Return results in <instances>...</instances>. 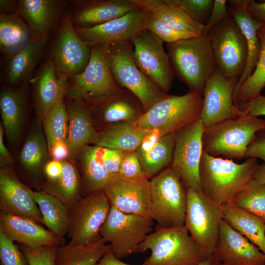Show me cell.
<instances>
[{
    "instance_id": "cell-14",
    "label": "cell",
    "mask_w": 265,
    "mask_h": 265,
    "mask_svg": "<svg viewBox=\"0 0 265 265\" xmlns=\"http://www.w3.org/2000/svg\"><path fill=\"white\" fill-rule=\"evenodd\" d=\"M205 128L201 120L175 133V146L171 167L178 174L186 188L201 191L199 168L203 152Z\"/></svg>"
},
{
    "instance_id": "cell-53",
    "label": "cell",
    "mask_w": 265,
    "mask_h": 265,
    "mask_svg": "<svg viewBox=\"0 0 265 265\" xmlns=\"http://www.w3.org/2000/svg\"><path fill=\"white\" fill-rule=\"evenodd\" d=\"M50 156L52 159L63 161L70 156L69 148L66 141L54 143L49 149Z\"/></svg>"
},
{
    "instance_id": "cell-59",
    "label": "cell",
    "mask_w": 265,
    "mask_h": 265,
    "mask_svg": "<svg viewBox=\"0 0 265 265\" xmlns=\"http://www.w3.org/2000/svg\"><path fill=\"white\" fill-rule=\"evenodd\" d=\"M253 180L257 183H265V164L259 165Z\"/></svg>"
},
{
    "instance_id": "cell-48",
    "label": "cell",
    "mask_w": 265,
    "mask_h": 265,
    "mask_svg": "<svg viewBox=\"0 0 265 265\" xmlns=\"http://www.w3.org/2000/svg\"><path fill=\"white\" fill-rule=\"evenodd\" d=\"M127 152L120 150L105 148L104 162L110 176L119 174L122 161Z\"/></svg>"
},
{
    "instance_id": "cell-7",
    "label": "cell",
    "mask_w": 265,
    "mask_h": 265,
    "mask_svg": "<svg viewBox=\"0 0 265 265\" xmlns=\"http://www.w3.org/2000/svg\"><path fill=\"white\" fill-rule=\"evenodd\" d=\"M110 68L120 87L134 94L140 101L144 112L167 94L149 79L136 66L133 58L131 41L105 45Z\"/></svg>"
},
{
    "instance_id": "cell-15",
    "label": "cell",
    "mask_w": 265,
    "mask_h": 265,
    "mask_svg": "<svg viewBox=\"0 0 265 265\" xmlns=\"http://www.w3.org/2000/svg\"><path fill=\"white\" fill-rule=\"evenodd\" d=\"M91 53V47L74 27L71 14H67L62 18L50 58L57 71L69 79L80 74L88 65Z\"/></svg>"
},
{
    "instance_id": "cell-26",
    "label": "cell",
    "mask_w": 265,
    "mask_h": 265,
    "mask_svg": "<svg viewBox=\"0 0 265 265\" xmlns=\"http://www.w3.org/2000/svg\"><path fill=\"white\" fill-rule=\"evenodd\" d=\"M26 99L23 87L13 89L3 87L0 94V110L2 125L11 145L18 143L24 125Z\"/></svg>"
},
{
    "instance_id": "cell-6",
    "label": "cell",
    "mask_w": 265,
    "mask_h": 265,
    "mask_svg": "<svg viewBox=\"0 0 265 265\" xmlns=\"http://www.w3.org/2000/svg\"><path fill=\"white\" fill-rule=\"evenodd\" d=\"M66 93L70 99L95 107L121 89L112 74L105 45L91 47L89 62L80 74L69 79Z\"/></svg>"
},
{
    "instance_id": "cell-3",
    "label": "cell",
    "mask_w": 265,
    "mask_h": 265,
    "mask_svg": "<svg viewBox=\"0 0 265 265\" xmlns=\"http://www.w3.org/2000/svg\"><path fill=\"white\" fill-rule=\"evenodd\" d=\"M175 73L189 90L202 95L206 82L216 70L207 34L166 44Z\"/></svg>"
},
{
    "instance_id": "cell-46",
    "label": "cell",
    "mask_w": 265,
    "mask_h": 265,
    "mask_svg": "<svg viewBox=\"0 0 265 265\" xmlns=\"http://www.w3.org/2000/svg\"><path fill=\"white\" fill-rule=\"evenodd\" d=\"M58 245L30 248L21 245L20 248L25 254L28 265H54Z\"/></svg>"
},
{
    "instance_id": "cell-47",
    "label": "cell",
    "mask_w": 265,
    "mask_h": 265,
    "mask_svg": "<svg viewBox=\"0 0 265 265\" xmlns=\"http://www.w3.org/2000/svg\"><path fill=\"white\" fill-rule=\"evenodd\" d=\"M119 174L127 178L146 176L142 170L136 151L127 152L126 153L122 161Z\"/></svg>"
},
{
    "instance_id": "cell-11",
    "label": "cell",
    "mask_w": 265,
    "mask_h": 265,
    "mask_svg": "<svg viewBox=\"0 0 265 265\" xmlns=\"http://www.w3.org/2000/svg\"><path fill=\"white\" fill-rule=\"evenodd\" d=\"M186 194L184 225L195 242L210 255L214 252L224 219L222 207L202 191L187 188Z\"/></svg>"
},
{
    "instance_id": "cell-44",
    "label": "cell",
    "mask_w": 265,
    "mask_h": 265,
    "mask_svg": "<svg viewBox=\"0 0 265 265\" xmlns=\"http://www.w3.org/2000/svg\"><path fill=\"white\" fill-rule=\"evenodd\" d=\"M147 13H148L146 23L147 29L152 31L166 44L198 36L193 33L175 29L156 19L151 14Z\"/></svg>"
},
{
    "instance_id": "cell-12",
    "label": "cell",
    "mask_w": 265,
    "mask_h": 265,
    "mask_svg": "<svg viewBox=\"0 0 265 265\" xmlns=\"http://www.w3.org/2000/svg\"><path fill=\"white\" fill-rule=\"evenodd\" d=\"M103 190L82 196L69 209L70 227L69 243H91L100 238V231L110 209Z\"/></svg>"
},
{
    "instance_id": "cell-41",
    "label": "cell",
    "mask_w": 265,
    "mask_h": 265,
    "mask_svg": "<svg viewBox=\"0 0 265 265\" xmlns=\"http://www.w3.org/2000/svg\"><path fill=\"white\" fill-rule=\"evenodd\" d=\"M42 126L48 149L54 143L66 141L68 131V115L63 98L59 99L46 113Z\"/></svg>"
},
{
    "instance_id": "cell-31",
    "label": "cell",
    "mask_w": 265,
    "mask_h": 265,
    "mask_svg": "<svg viewBox=\"0 0 265 265\" xmlns=\"http://www.w3.org/2000/svg\"><path fill=\"white\" fill-rule=\"evenodd\" d=\"M33 197L42 215V223L64 244L70 227L69 209L58 199L43 191H33Z\"/></svg>"
},
{
    "instance_id": "cell-36",
    "label": "cell",
    "mask_w": 265,
    "mask_h": 265,
    "mask_svg": "<svg viewBox=\"0 0 265 265\" xmlns=\"http://www.w3.org/2000/svg\"><path fill=\"white\" fill-rule=\"evenodd\" d=\"M109 250L102 238L91 243L61 244L56 250L54 265H95Z\"/></svg>"
},
{
    "instance_id": "cell-45",
    "label": "cell",
    "mask_w": 265,
    "mask_h": 265,
    "mask_svg": "<svg viewBox=\"0 0 265 265\" xmlns=\"http://www.w3.org/2000/svg\"><path fill=\"white\" fill-rule=\"evenodd\" d=\"M0 265H28L20 248L0 231Z\"/></svg>"
},
{
    "instance_id": "cell-18",
    "label": "cell",
    "mask_w": 265,
    "mask_h": 265,
    "mask_svg": "<svg viewBox=\"0 0 265 265\" xmlns=\"http://www.w3.org/2000/svg\"><path fill=\"white\" fill-rule=\"evenodd\" d=\"M147 16L146 11L138 9L93 27H75V29L81 40L90 47L131 41L135 36L147 29Z\"/></svg>"
},
{
    "instance_id": "cell-52",
    "label": "cell",
    "mask_w": 265,
    "mask_h": 265,
    "mask_svg": "<svg viewBox=\"0 0 265 265\" xmlns=\"http://www.w3.org/2000/svg\"><path fill=\"white\" fill-rule=\"evenodd\" d=\"M162 136L158 130L150 131L135 151L138 156L144 155L150 151L157 144Z\"/></svg>"
},
{
    "instance_id": "cell-57",
    "label": "cell",
    "mask_w": 265,
    "mask_h": 265,
    "mask_svg": "<svg viewBox=\"0 0 265 265\" xmlns=\"http://www.w3.org/2000/svg\"><path fill=\"white\" fill-rule=\"evenodd\" d=\"M95 265H131L118 259L109 250L96 264Z\"/></svg>"
},
{
    "instance_id": "cell-34",
    "label": "cell",
    "mask_w": 265,
    "mask_h": 265,
    "mask_svg": "<svg viewBox=\"0 0 265 265\" xmlns=\"http://www.w3.org/2000/svg\"><path fill=\"white\" fill-rule=\"evenodd\" d=\"M105 153V148L88 145L79 154L84 196L103 190L110 178L104 162Z\"/></svg>"
},
{
    "instance_id": "cell-20",
    "label": "cell",
    "mask_w": 265,
    "mask_h": 265,
    "mask_svg": "<svg viewBox=\"0 0 265 265\" xmlns=\"http://www.w3.org/2000/svg\"><path fill=\"white\" fill-rule=\"evenodd\" d=\"M0 212L24 216L42 223V215L33 191L19 181L10 167L0 168Z\"/></svg>"
},
{
    "instance_id": "cell-4",
    "label": "cell",
    "mask_w": 265,
    "mask_h": 265,
    "mask_svg": "<svg viewBox=\"0 0 265 265\" xmlns=\"http://www.w3.org/2000/svg\"><path fill=\"white\" fill-rule=\"evenodd\" d=\"M265 131V120L246 114L227 119L204 130L203 149L209 155L230 159L246 158L248 148L260 132Z\"/></svg>"
},
{
    "instance_id": "cell-42",
    "label": "cell",
    "mask_w": 265,
    "mask_h": 265,
    "mask_svg": "<svg viewBox=\"0 0 265 265\" xmlns=\"http://www.w3.org/2000/svg\"><path fill=\"white\" fill-rule=\"evenodd\" d=\"M230 204L265 221V183L259 184L252 180Z\"/></svg>"
},
{
    "instance_id": "cell-29",
    "label": "cell",
    "mask_w": 265,
    "mask_h": 265,
    "mask_svg": "<svg viewBox=\"0 0 265 265\" xmlns=\"http://www.w3.org/2000/svg\"><path fill=\"white\" fill-rule=\"evenodd\" d=\"M149 132L138 129L133 122L112 123L97 132L93 144L103 148L125 152L135 151Z\"/></svg>"
},
{
    "instance_id": "cell-21",
    "label": "cell",
    "mask_w": 265,
    "mask_h": 265,
    "mask_svg": "<svg viewBox=\"0 0 265 265\" xmlns=\"http://www.w3.org/2000/svg\"><path fill=\"white\" fill-rule=\"evenodd\" d=\"M69 79L57 71L53 61L49 58L38 74L30 80L35 85L36 119L40 123L47 111L66 94Z\"/></svg>"
},
{
    "instance_id": "cell-16",
    "label": "cell",
    "mask_w": 265,
    "mask_h": 265,
    "mask_svg": "<svg viewBox=\"0 0 265 265\" xmlns=\"http://www.w3.org/2000/svg\"><path fill=\"white\" fill-rule=\"evenodd\" d=\"M110 206L127 213L152 218L150 181L142 176L112 175L103 189Z\"/></svg>"
},
{
    "instance_id": "cell-23",
    "label": "cell",
    "mask_w": 265,
    "mask_h": 265,
    "mask_svg": "<svg viewBox=\"0 0 265 265\" xmlns=\"http://www.w3.org/2000/svg\"><path fill=\"white\" fill-rule=\"evenodd\" d=\"M141 9L133 0H92L80 2L73 22L76 27L89 28Z\"/></svg>"
},
{
    "instance_id": "cell-10",
    "label": "cell",
    "mask_w": 265,
    "mask_h": 265,
    "mask_svg": "<svg viewBox=\"0 0 265 265\" xmlns=\"http://www.w3.org/2000/svg\"><path fill=\"white\" fill-rule=\"evenodd\" d=\"M152 218L123 212L111 206L100 235L121 259L133 253L152 230Z\"/></svg>"
},
{
    "instance_id": "cell-28",
    "label": "cell",
    "mask_w": 265,
    "mask_h": 265,
    "mask_svg": "<svg viewBox=\"0 0 265 265\" xmlns=\"http://www.w3.org/2000/svg\"><path fill=\"white\" fill-rule=\"evenodd\" d=\"M140 9L171 27L198 36L204 33L205 26L192 19L180 8L164 0H133Z\"/></svg>"
},
{
    "instance_id": "cell-49",
    "label": "cell",
    "mask_w": 265,
    "mask_h": 265,
    "mask_svg": "<svg viewBox=\"0 0 265 265\" xmlns=\"http://www.w3.org/2000/svg\"><path fill=\"white\" fill-rule=\"evenodd\" d=\"M238 116L249 114L258 117L265 116V96L261 94L250 101L237 106Z\"/></svg>"
},
{
    "instance_id": "cell-33",
    "label": "cell",
    "mask_w": 265,
    "mask_h": 265,
    "mask_svg": "<svg viewBox=\"0 0 265 265\" xmlns=\"http://www.w3.org/2000/svg\"><path fill=\"white\" fill-rule=\"evenodd\" d=\"M42 124L35 120L30 128L19 156L22 165L29 173L38 175L49 160V152Z\"/></svg>"
},
{
    "instance_id": "cell-37",
    "label": "cell",
    "mask_w": 265,
    "mask_h": 265,
    "mask_svg": "<svg viewBox=\"0 0 265 265\" xmlns=\"http://www.w3.org/2000/svg\"><path fill=\"white\" fill-rule=\"evenodd\" d=\"M63 168L60 177L56 180H48L42 191L53 195L68 209L82 196L81 183L79 173L73 162L62 161Z\"/></svg>"
},
{
    "instance_id": "cell-51",
    "label": "cell",
    "mask_w": 265,
    "mask_h": 265,
    "mask_svg": "<svg viewBox=\"0 0 265 265\" xmlns=\"http://www.w3.org/2000/svg\"><path fill=\"white\" fill-rule=\"evenodd\" d=\"M246 158L261 159L265 164V131L257 133L248 148Z\"/></svg>"
},
{
    "instance_id": "cell-5",
    "label": "cell",
    "mask_w": 265,
    "mask_h": 265,
    "mask_svg": "<svg viewBox=\"0 0 265 265\" xmlns=\"http://www.w3.org/2000/svg\"><path fill=\"white\" fill-rule=\"evenodd\" d=\"M202 106V95L196 92L189 90L182 96L167 95L133 123L143 131L158 130L163 136L199 119Z\"/></svg>"
},
{
    "instance_id": "cell-27",
    "label": "cell",
    "mask_w": 265,
    "mask_h": 265,
    "mask_svg": "<svg viewBox=\"0 0 265 265\" xmlns=\"http://www.w3.org/2000/svg\"><path fill=\"white\" fill-rule=\"evenodd\" d=\"M59 6L54 0H20L17 13L26 22L32 38L46 37L54 25Z\"/></svg>"
},
{
    "instance_id": "cell-25",
    "label": "cell",
    "mask_w": 265,
    "mask_h": 265,
    "mask_svg": "<svg viewBox=\"0 0 265 265\" xmlns=\"http://www.w3.org/2000/svg\"><path fill=\"white\" fill-rule=\"evenodd\" d=\"M66 105L69 120L66 142L69 148L70 157L75 158L88 144L93 143L97 132L87 105L71 99Z\"/></svg>"
},
{
    "instance_id": "cell-50",
    "label": "cell",
    "mask_w": 265,
    "mask_h": 265,
    "mask_svg": "<svg viewBox=\"0 0 265 265\" xmlns=\"http://www.w3.org/2000/svg\"><path fill=\"white\" fill-rule=\"evenodd\" d=\"M226 0H214L209 18L205 24L204 33L209 30L222 20L230 15Z\"/></svg>"
},
{
    "instance_id": "cell-60",
    "label": "cell",
    "mask_w": 265,
    "mask_h": 265,
    "mask_svg": "<svg viewBox=\"0 0 265 265\" xmlns=\"http://www.w3.org/2000/svg\"><path fill=\"white\" fill-rule=\"evenodd\" d=\"M199 265H223L213 254H212L209 256V257L202 262Z\"/></svg>"
},
{
    "instance_id": "cell-22",
    "label": "cell",
    "mask_w": 265,
    "mask_h": 265,
    "mask_svg": "<svg viewBox=\"0 0 265 265\" xmlns=\"http://www.w3.org/2000/svg\"><path fill=\"white\" fill-rule=\"evenodd\" d=\"M0 231L13 242L30 248L60 244L58 238L49 230L24 216L0 212Z\"/></svg>"
},
{
    "instance_id": "cell-8",
    "label": "cell",
    "mask_w": 265,
    "mask_h": 265,
    "mask_svg": "<svg viewBox=\"0 0 265 265\" xmlns=\"http://www.w3.org/2000/svg\"><path fill=\"white\" fill-rule=\"evenodd\" d=\"M185 188L178 174L166 168L150 181L152 218L162 228L185 225L187 201Z\"/></svg>"
},
{
    "instance_id": "cell-55",
    "label": "cell",
    "mask_w": 265,
    "mask_h": 265,
    "mask_svg": "<svg viewBox=\"0 0 265 265\" xmlns=\"http://www.w3.org/2000/svg\"><path fill=\"white\" fill-rule=\"evenodd\" d=\"M62 168V161L52 159L46 164L43 171L48 180L54 181L60 177Z\"/></svg>"
},
{
    "instance_id": "cell-35",
    "label": "cell",
    "mask_w": 265,
    "mask_h": 265,
    "mask_svg": "<svg viewBox=\"0 0 265 265\" xmlns=\"http://www.w3.org/2000/svg\"><path fill=\"white\" fill-rule=\"evenodd\" d=\"M222 207L224 220L265 254V221L232 204Z\"/></svg>"
},
{
    "instance_id": "cell-32",
    "label": "cell",
    "mask_w": 265,
    "mask_h": 265,
    "mask_svg": "<svg viewBox=\"0 0 265 265\" xmlns=\"http://www.w3.org/2000/svg\"><path fill=\"white\" fill-rule=\"evenodd\" d=\"M106 122H134L144 113L138 98L130 91L123 88L102 104L95 106Z\"/></svg>"
},
{
    "instance_id": "cell-39",
    "label": "cell",
    "mask_w": 265,
    "mask_h": 265,
    "mask_svg": "<svg viewBox=\"0 0 265 265\" xmlns=\"http://www.w3.org/2000/svg\"><path fill=\"white\" fill-rule=\"evenodd\" d=\"M261 51L257 64L252 74L234 93L236 106L249 102L259 94L265 87V25H262L258 32Z\"/></svg>"
},
{
    "instance_id": "cell-54",
    "label": "cell",
    "mask_w": 265,
    "mask_h": 265,
    "mask_svg": "<svg viewBox=\"0 0 265 265\" xmlns=\"http://www.w3.org/2000/svg\"><path fill=\"white\" fill-rule=\"evenodd\" d=\"M247 10L252 18L265 25V2H258L249 0Z\"/></svg>"
},
{
    "instance_id": "cell-56",
    "label": "cell",
    "mask_w": 265,
    "mask_h": 265,
    "mask_svg": "<svg viewBox=\"0 0 265 265\" xmlns=\"http://www.w3.org/2000/svg\"><path fill=\"white\" fill-rule=\"evenodd\" d=\"M4 131L2 124H0V168L10 167L13 158L4 145L3 136Z\"/></svg>"
},
{
    "instance_id": "cell-2",
    "label": "cell",
    "mask_w": 265,
    "mask_h": 265,
    "mask_svg": "<svg viewBox=\"0 0 265 265\" xmlns=\"http://www.w3.org/2000/svg\"><path fill=\"white\" fill-rule=\"evenodd\" d=\"M150 250L142 265H199L209 257L184 226L157 227L138 246L135 253Z\"/></svg>"
},
{
    "instance_id": "cell-13",
    "label": "cell",
    "mask_w": 265,
    "mask_h": 265,
    "mask_svg": "<svg viewBox=\"0 0 265 265\" xmlns=\"http://www.w3.org/2000/svg\"><path fill=\"white\" fill-rule=\"evenodd\" d=\"M133 58L140 70L165 93L171 88L175 73L163 41L150 30L145 29L131 40Z\"/></svg>"
},
{
    "instance_id": "cell-40",
    "label": "cell",
    "mask_w": 265,
    "mask_h": 265,
    "mask_svg": "<svg viewBox=\"0 0 265 265\" xmlns=\"http://www.w3.org/2000/svg\"><path fill=\"white\" fill-rule=\"evenodd\" d=\"M175 146V133L164 135L148 153L138 156L147 177L153 176L172 162Z\"/></svg>"
},
{
    "instance_id": "cell-9",
    "label": "cell",
    "mask_w": 265,
    "mask_h": 265,
    "mask_svg": "<svg viewBox=\"0 0 265 265\" xmlns=\"http://www.w3.org/2000/svg\"><path fill=\"white\" fill-rule=\"evenodd\" d=\"M206 34L216 69L224 77L238 81L246 66L248 50L245 38L235 19L230 15Z\"/></svg>"
},
{
    "instance_id": "cell-19",
    "label": "cell",
    "mask_w": 265,
    "mask_h": 265,
    "mask_svg": "<svg viewBox=\"0 0 265 265\" xmlns=\"http://www.w3.org/2000/svg\"><path fill=\"white\" fill-rule=\"evenodd\" d=\"M213 254L223 265H265V254L224 219Z\"/></svg>"
},
{
    "instance_id": "cell-38",
    "label": "cell",
    "mask_w": 265,
    "mask_h": 265,
    "mask_svg": "<svg viewBox=\"0 0 265 265\" xmlns=\"http://www.w3.org/2000/svg\"><path fill=\"white\" fill-rule=\"evenodd\" d=\"M32 38L30 31L17 13L0 14V47L10 55L26 47Z\"/></svg>"
},
{
    "instance_id": "cell-58",
    "label": "cell",
    "mask_w": 265,
    "mask_h": 265,
    "mask_svg": "<svg viewBox=\"0 0 265 265\" xmlns=\"http://www.w3.org/2000/svg\"><path fill=\"white\" fill-rule=\"evenodd\" d=\"M0 13L5 14L17 13L18 10V1L0 0Z\"/></svg>"
},
{
    "instance_id": "cell-43",
    "label": "cell",
    "mask_w": 265,
    "mask_h": 265,
    "mask_svg": "<svg viewBox=\"0 0 265 265\" xmlns=\"http://www.w3.org/2000/svg\"><path fill=\"white\" fill-rule=\"evenodd\" d=\"M168 4L177 6L197 22L205 25L213 5V0H164Z\"/></svg>"
},
{
    "instance_id": "cell-1",
    "label": "cell",
    "mask_w": 265,
    "mask_h": 265,
    "mask_svg": "<svg viewBox=\"0 0 265 265\" xmlns=\"http://www.w3.org/2000/svg\"><path fill=\"white\" fill-rule=\"evenodd\" d=\"M259 166L255 158L238 163L204 150L199 168L201 191L221 206L230 204L253 180Z\"/></svg>"
},
{
    "instance_id": "cell-17",
    "label": "cell",
    "mask_w": 265,
    "mask_h": 265,
    "mask_svg": "<svg viewBox=\"0 0 265 265\" xmlns=\"http://www.w3.org/2000/svg\"><path fill=\"white\" fill-rule=\"evenodd\" d=\"M238 80L224 77L216 69L208 79L202 93L200 116L205 129L221 121L238 117L234 92Z\"/></svg>"
},
{
    "instance_id": "cell-24",
    "label": "cell",
    "mask_w": 265,
    "mask_h": 265,
    "mask_svg": "<svg viewBox=\"0 0 265 265\" xmlns=\"http://www.w3.org/2000/svg\"><path fill=\"white\" fill-rule=\"evenodd\" d=\"M249 0H228V9L244 35L247 46V58L244 70L238 80L234 93L252 74L259 59L261 43L258 32L261 23L252 18L247 10Z\"/></svg>"
},
{
    "instance_id": "cell-30",
    "label": "cell",
    "mask_w": 265,
    "mask_h": 265,
    "mask_svg": "<svg viewBox=\"0 0 265 265\" xmlns=\"http://www.w3.org/2000/svg\"><path fill=\"white\" fill-rule=\"evenodd\" d=\"M47 38H32L24 49L9 55L6 77L10 85H14L29 79L41 57Z\"/></svg>"
}]
</instances>
